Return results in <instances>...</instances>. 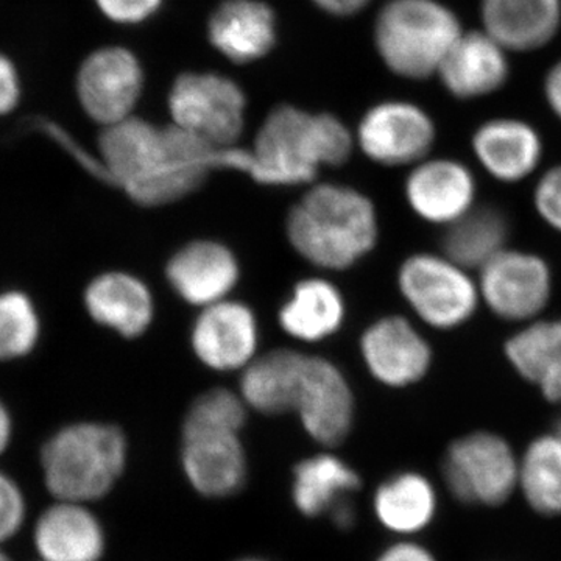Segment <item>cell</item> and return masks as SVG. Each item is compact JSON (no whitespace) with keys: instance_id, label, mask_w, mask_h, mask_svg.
Masks as SVG:
<instances>
[{"instance_id":"1","label":"cell","mask_w":561,"mask_h":561,"mask_svg":"<svg viewBox=\"0 0 561 561\" xmlns=\"http://www.w3.org/2000/svg\"><path fill=\"white\" fill-rule=\"evenodd\" d=\"M99 158L111 186L138 205L164 206L198 190L217 169H231L230 147L210 146L175 125L131 116L102 128Z\"/></svg>"},{"instance_id":"2","label":"cell","mask_w":561,"mask_h":561,"mask_svg":"<svg viewBox=\"0 0 561 561\" xmlns=\"http://www.w3.org/2000/svg\"><path fill=\"white\" fill-rule=\"evenodd\" d=\"M354 144L356 139L339 117L279 105L256 133L247 173L265 186L311 183L321 168L345 164Z\"/></svg>"},{"instance_id":"3","label":"cell","mask_w":561,"mask_h":561,"mask_svg":"<svg viewBox=\"0 0 561 561\" xmlns=\"http://www.w3.org/2000/svg\"><path fill=\"white\" fill-rule=\"evenodd\" d=\"M287 239L302 260L323 271H346L376 247L379 220L367 195L345 184L312 186L290 209Z\"/></svg>"},{"instance_id":"4","label":"cell","mask_w":561,"mask_h":561,"mask_svg":"<svg viewBox=\"0 0 561 561\" xmlns=\"http://www.w3.org/2000/svg\"><path fill=\"white\" fill-rule=\"evenodd\" d=\"M463 32L457 11L442 0H390L376 16L373 41L393 76L424 81L437 77Z\"/></svg>"},{"instance_id":"5","label":"cell","mask_w":561,"mask_h":561,"mask_svg":"<svg viewBox=\"0 0 561 561\" xmlns=\"http://www.w3.org/2000/svg\"><path fill=\"white\" fill-rule=\"evenodd\" d=\"M127 438L105 423H77L58 431L41 453L44 482L57 501L102 500L127 465Z\"/></svg>"},{"instance_id":"6","label":"cell","mask_w":561,"mask_h":561,"mask_svg":"<svg viewBox=\"0 0 561 561\" xmlns=\"http://www.w3.org/2000/svg\"><path fill=\"white\" fill-rule=\"evenodd\" d=\"M243 423L210 411L190 408L181 426V468L192 489L209 500H225L243 489L249 461L241 440Z\"/></svg>"},{"instance_id":"7","label":"cell","mask_w":561,"mask_h":561,"mask_svg":"<svg viewBox=\"0 0 561 561\" xmlns=\"http://www.w3.org/2000/svg\"><path fill=\"white\" fill-rule=\"evenodd\" d=\"M398 290L413 316L431 330H460L481 309L476 273L445 253L421 251L401 262Z\"/></svg>"},{"instance_id":"8","label":"cell","mask_w":561,"mask_h":561,"mask_svg":"<svg viewBox=\"0 0 561 561\" xmlns=\"http://www.w3.org/2000/svg\"><path fill=\"white\" fill-rule=\"evenodd\" d=\"M519 454L489 430L454 438L443 454L442 476L454 500L471 507L496 508L518 493Z\"/></svg>"},{"instance_id":"9","label":"cell","mask_w":561,"mask_h":561,"mask_svg":"<svg viewBox=\"0 0 561 561\" xmlns=\"http://www.w3.org/2000/svg\"><path fill=\"white\" fill-rule=\"evenodd\" d=\"M172 125L214 147H234L245 128L247 95L217 72H184L169 91Z\"/></svg>"},{"instance_id":"10","label":"cell","mask_w":561,"mask_h":561,"mask_svg":"<svg viewBox=\"0 0 561 561\" xmlns=\"http://www.w3.org/2000/svg\"><path fill=\"white\" fill-rule=\"evenodd\" d=\"M476 278L482 306L496 319L518 327L545 316L556 287L548 260L511 245L483 264Z\"/></svg>"},{"instance_id":"11","label":"cell","mask_w":561,"mask_h":561,"mask_svg":"<svg viewBox=\"0 0 561 561\" xmlns=\"http://www.w3.org/2000/svg\"><path fill=\"white\" fill-rule=\"evenodd\" d=\"M146 72L138 55L125 46H103L87 55L76 76L77 101L102 128L135 116Z\"/></svg>"},{"instance_id":"12","label":"cell","mask_w":561,"mask_h":561,"mask_svg":"<svg viewBox=\"0 0 561 561\" xmlns=\"http://www.w3.org/2000/svg\"><path fill=\"white\" fill-rule=\"evenodd\" d=\"M437 138L430 111L415 102L391 99L364 114L354 139L376 164L412 168L431 157Z\"/></svg>"},{"instance_id":"13","label":"cell","mask_w":561,"mask_h":561,"mask_svg":"<svg viewBox=\"0 0 561 561\" xmlns=\"http://www.w3.org/2000/svg\"><path fill=\"white\" fill-rule=\"evenodd\" d=\"M404 197L416 217L445 230L479 205L478 179L463 161L427 157L405 176Z\"/></svg>"},{"instance_id":"14","label":"cell","mask_w":561,"mask_h":561,"mask_svg":"<svg viewBox=\"0 0 561 561\" xmlns=\"http://www.w3.org/2000/svg\"><path fill=\"white\" fill-rule=\"evenodd\" d=\"M360 353L373 378L390 389L423 381L434 364L431 342L402 316H386L371 323L362 334Z\"/></svg>"},{"instance_id":"15","label":"cell","mask_w":561,"mask_h":561,"mask_svg":"<svg viewBox=\"0 0 561 561\" xmlns=\"http://www.w3.org/2000/svg\"><path fill=\"white\" fill-rule=\"evenodd\" d=\"M294 412L319 445L332 448L345 442L353 430L356 405L341 368L324 357H306Z\"/></svg>"},{"instance_id":"16","label":"cell","mask_w":561,"mask_h":561,"mask_svg":"<svg viewBox=\"0 0 561 561\" xmlns=\"http://www.w3.org/2000/svg\"><path fill=\"white\" fill-rule=\"evenodd\" d=\"M471 153L490 179L519 184L540 171L545 139L531 122L516 116H496L474 128Z\"/></svg>"},{"instance_id":"17","label":"cell","mask_w":561,"mask_h":561,"mask_svg":"<svg viewBox=\"0 0 561 561\" xmlns=\"http://www.w3.org/2000/svg\"><path fill=\"white\" fill-rule=\"evenodd\" d=\"M191 346L210 370L242 371L260 346L256 316L249 306L230 298L206 306L192 324Z\"/></svg>"},{"instance_id":"18","label":"cell","mask_w":561,"mask_h":561,"mask_svg":"<svg viewBox=\"0 0 561 561\" xmlns=\"http://www.w3.org/2000/svg\"><path fill=\"white\" fill-rule=\"evenodd\" d=\"M435 79L456 101H482L507 87L512 79L511 54L481 28H465Z\"/></svg>"},{"instance_id":"19","label":"cell","mask_w":561,"mask_h":561,"mask_svg":"<svg viewBox=\"0 0 561 561\" xmlns=\"http://www.w3.org/2000/svg\"><path fill=\"white\" fill-rule=\"evenodd\" d=\"M165 278L181 300L203 309L230 297L241 278V267L227 245L198 239L173 253L165 265Z\"/></svg>"},{"instance_id":"20","label":"cell","mask_w":561,"mask_h":561,"mask_svg":"<svg viewBox=\"0 0 561 561\" xmlns=\"http://www.w3.org/2000/svg\"><path fill=\"white\" fill-rule=\"evenodd\" d=\"M206 31L210 46L234 65L262 60L278 41L275 11L264 0H221Z\"/></svg>"},{"instance_id":"21","label":"cell","mask_w":561,"mask_h":561,"mask_svg":"<svg viewBox=\"0 0 561 561\" xmlns=\"http://www.w3.org/2000/svg\"><path fill=\"white\" fill-rule=\"evenodd\" d=\"M481 31L508 54H534L561 32V0H479Z\"/></svg>"},{"instance_id":"22","label":"cell","mask_w":561,"mask_h":561,"mask_svg":"<svg viewBox=\"0 0 561 561\" xmlns=\"http://www.w3.org/2000/svg\"><path fill=\"white\" fill-rule=\"evenodd\" d=\"M33 542L43 561H101L106 535L87 504L57 501L36 522Z\"/></svg>"},{"instance_id":"23","label":"cell","mask_w":561,"mask_h":561,"mask_svg":"<svg viewBox=\"0 0 561 561\" xmlns=\"http://www.w3.org/2000/svg\"><path fill=\"white\" fill-rule=\"evenodd\" d=\"M84 306L99 324L127 339L142 335L154 317L149 287L138 276L125 272H106L92 279L84 291Z\"/></svg>"},{"instance_id":"24","label":"cell","mask_w":561,"mask_h":561,"mask_svg":"<svg viewBox=\"0 0 561 561\" xmlns=\"http://www.w3.org/2000/svg\"><path fill=\"white\" fill-rule=\"evenodd\" d=\"M440 508L434 482L420 471H400L379 483L373 512L383 529L400 538H415L430 529Z\"/></svg>"},{"instance_id":"25","label":"cell","mask_w":561,"mask_h":561,"mask_svg":"<svg viewBox=\"0 0 561 561\" xmlns=\"http://www.w3.org/2000/svg\"><path fill=\"white\" fill-rule=\"evenodd\" d=\"M306 357L286 348L254 357L242 370L239 389L247 408L264 415L294 411Z\"/></svg>"},{"instance_id":"26","label":"cell","mask_w":561,"mask_h":561,"mask_svg":"<svg viewBox=\"0 0 561 561\" xmlns=\"http://www.w3.org/2000/svg\"><path fill=\"white\" fill-rule=\"evenodd\" d=\"M346 306L341 290L323 278L302 279L280 306L279 327L295 341H327L341 330Z\"/></svg>"},{"instance_id":"27","label":"cell","mask_w":561,"mask_h":561,"mask_svg":"<svg viewBox=\"0 0 561 561\" xmlns=\"http://www.w3.org/2000/svg\"><path fill=\"white\" fill-rule=\"evenodd\" d=\"M360 489V478L345 460L331 453L298 461L291 472L290 496L306 518H319L339 501Z\"/></svg>"},{"instance_id":"28","label":"cell","mask_w":561,"mask_h":561,"mask_svg":"<svg viewBox=\"0 0 561 561\" xmlns=\"http://www.w3.org/2000/svg\"><path fill=\"white\" fill-rule=\"evenodd\" d=\"M511 220L504 210L491 205H478L456 224L445 228L442 253L471 272L507 249Z\"/></svg>"},{"instance_id":"29","label":"cell","mask_w":561,"mask_h":561,"mask_svg":"<svg viewBox=\"0 0 561 561\" xmlns=\"http://www.w3.org/2000/svg\"><path fill=\"white\" fill-rule=\"evenodd\" d=\"M518 493L531 512L561 516V440L553 432L531 438L519 454Z\"/></svg>"},{"instance_id":"30","label":"cell","mask_w":561,"mask_h":561,"mask_svg":"<svg viewBox=\"0 0 561 561\" xmlns=\"http://www.w3.org/2000/svg\"><path fill=\"white\" fill-rule=\"evenodd\" d=\"M504 357L513 371L530 386L561 371V317H540L516 328L504 342Z\"/></svg>"},{"instance_id":"31","label":"cell","mask_w":561,"mask_h":561,"mask_svg":"<svg viewBox=\"0 0 561 561\" xmlns=\"http://www.w3.org/2000/svg\"><path fill=\"white\" fill-rule=\"evenodd\" d=\"M39 339V317L27 295H0V360L27 356Z\"/></svg>"},{"instance_id":"32","label":"cell","mask_w":561,"mask_h":561,"mask_svg":"<svg viewBox=\"0 0 561 561\" xmlns=\"http://www.w3.org/2000/svg\"><path fill=\"white\" fill-rule=\"evenodd\" d=\"M531 205L542 224L561 234V162L538 175Z\"/></svg>"},{"instance_id":"33","label":"cell","mask_w":561,"mask_h":561,"mask_svg":"<svg viewBox=\"0 0 561 561\" xmlns=\"http://www.w3.org/2000/svg\"><path fill=\"white\" fill-rule=\"evenodd\" d=\"M25 511L27 508L20 485L0 471V545L20 531Z\"/></svg>"},{"instance_id":"34","label":"cell","mask_w":561,"mask_h":561,"mask_svg":"<svg viewBox=\"0 0 561 561\" xmlns=\"http://www.w3.org/2000/svg\"><path fill=\"white\" fill-rule=\"evenodd\" d=\"M103 18L117 25H138L151 20L164 0H94Z\"/></svg>"},{"instance_id":"35","label":"cell","mask_w":561,"mask_h":561,"mask_svg":"<svg viewBox=\"0 0 561 561\" xmlns=\"http://www.w3.org/2000/svg\"><path fill=\"white\" fill-rule=\"evenodd\" d=\"M36 125H39L41 130L44 131V135L49 136V138L54 139L61 149L68 151L70 157L73 158L84 171L92 173V175L98 176L99 180L103 181V183H108V175H106L105 168H103L101 158L92 157L91 153H88L83 147L77 142L76 139H72V136L69 135L65 128L60 127V125L55 124L49 119H38L36 121Z\"/></svg>"},{"instance_id":"36","label":"cell","mask_w":561,"mask_h":561,"mask_svg":"<svg viewBox=\"0 0 561 561\" xmlns=\"http://www.w3.org/2000/svg\"><path fill=\"white\" fill-rule=\"evenodd\" d=\"M22 80L16 62L0 51V117L9 116L20 106Z\"/></svg>"},{"instance_id":"37","label":"cell","mask_w":561,"mask_h":561,"mask_svg":"<svg viewBox=\"0 0 561 561\" xmlns=\"http://www.w3.org/2000/svg\"><path fill=\"white\" fill-rule=\"evenodd\" d=\"M375 561H438V559L427 546L421 545L413 538H401L387 546Z\"/></svg>"},{"instance_id":"38","label":"cell","mask_w":561,"mask_h":561,"mask_svg":"<svg viewBox=\"0 0 561 561\" xmlns=\"http://www.w3.org/2000/svg\"><path fill=\"white\" fill-rule=\"evenodd\" d=\"M542 99L552 116L561 122V57L552 62L542 77Z\"/></svg>"},{"instance_id":"39","label":"cell","mask_w":561,"mask_h":561,"mask_svg":"<svg viewBox=\"0 0 561 561\" xmlns=\"http://www.w3.org/2000/svg\"><path fill=\"white\" fill-rule=\"evenodd\" d=\"M324 13L337 18H350L367 9L371 0H311Z\"/></svg>"},{"instance_id":"40","label":"cell","mask_w":561,"mask_h":561,"mask_svg":"<svg viewBox=\"0 0 561 561\" xmlns=\"http://www.w3.org/2000/svg\"><path fill=\"white\" fill-rule=\"evenodd\" d=\"M328 515L331 516L332 523H334L335 527H339V529L348 530L354 526V523H356V508H354L350 497L339 501Z\"/></svg>"},{"instance_id":"41","label":"cell","mask_w":561,"mask_h":561,"mask_svg":"<svg viewBox=\"0 0 561 561\" xmlns=\"http://www.w3.org/2000/svg\"><path fill=\"white\" fill-rule=\"evenodd\" d=\"M11 419L10 413L7 411L5 405L0 402V454H3L9 448L11 440Z\"/></svg>"},{"instance_id":"42","label":"cell","mask_w":561,"mask_h":561,"mask_svg":"<svg viewBox=\"0 0 561 561\" xmlns=\"http://www.w3.org/2000/svg\"><path fill=\"white\" fill-rule=\"evenodd\" d=\"M553 434L557 435V437L560 438L561 440V415L559 416V419H557L556 421V426H553V430H552Z\"/></svg>"},{"instance_id":"43","label":"cell","mask_w":561,"mask_h":561,"mask_svg":"<svg viewBox=\"0 0 561 561\" xmlns=\"http://www.w3.org/2000/svg\"><path fill=\"white\" fill-rule=\"evenodd\" d=\"M0 561H11L9 557L5 556L2 551H0Z\"/></svg>"},{"instance_id":"44","label":"cell","mask_w":561,"mask_h":561,"mask_svg":"<svg viewBox=\"0 0 561 561\" xmlns=\"http://www.w3.org/2000/svg\"><path fill=\"white\" fill-rule=\"evenodd\" d=\"M239 561H267V560L254 559V557H250V559H243V560H239Z\"/></svg>"}]
</instances>
